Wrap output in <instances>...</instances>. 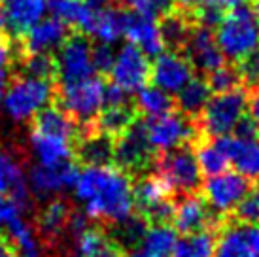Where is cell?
Masks as SVG:
<instances>
[{
  "instance_id": "16",
  "label": "cell",
  "mask_w": 259,
  "mask_h": 257,
  "mask_svg": "<svg viewBox=\"0 0 259 257\" xmlns=\"http://www.w3.org/2000/svg\"><path fill=\"white\" fill-rule=\"evenodd\" d=\"M78 176V168L72 163L59 164V166H44L36 164L29 172L27 186L36 197H51L66 191L74 186V180Z\"/></svg>"
},
{
  "instance_id": "25",
  "label": "cell",
  "mask_w": 259,
  "mask_h": 257,
  "mask_svg": "<svg viewBox=\"0 0 259 257\" xmlns=\"http://www.w3.org/2000/svg\"><path fill=\"white\" fill-rule=\"evenodd\" d=\"M72 238L76 257H125L121 246L99 229L85 227Z\"/></svg>"
},
{
  "instance_id": "11",
  "label": "cell",
  "mask_w": 259,
  "mask_h": 257,
  "mask_svg": "<svg viewBox=\"0 0 259 257\" xmlns=\"http://www.w3.org/2000/svg\"><path fill=\"white\" fill-rule=\"evenodd\" d=\"M133 193H135V208H138L144 222L165 223L168 218H172L174 204L170 200L172 189L159 176L142 178L137 186H133Z\"/></svg>"
},
{
  "instance_id": "33",
  "label": "cell",
  "mask_w": 259,
  "mask_h": 257,
  "mask_svg": "<svg viewBox=\"0 0 259 257\" xmlns=\"http://www.w3.org/2000/svg\"><path fill=\"white\" fill-rule=\"evenodd\" d=\"M68 218H70L68 204L61 199H53L40 214V220H38L40 233L48 238H57L63 235V231L68 225Z\"/></svg>"
},
{
  "instance_id": "24",
  "label": "cell",
  "mask_w": 259,
  "mask_h": 257,
  "mask_svg": "<svg viewBox=\"0 0 259 257\" xmlns=\"http://www.w3.org/2000/svg\"><path fill=\"white\" fill-rule=\"evenodd\" d=\"M229 163L248 178H259V140H242L237 136H220Z\"/></svg>"
},
{
  "instance_id": "47",
  "label": "cell",
  "mask_w": 259,
  "mask_h": 257,
  "mask_svg": "<svg viewBox=\"0 0 259 257\" xmlns=\"http://www.w3.org/2000/svg\"><path fill=\"white\" fill-rule=\"evenodd\" d=\"M246 4V0H204V8H210V10H216L220 14L223 12H229L233 8H238Z\"/></svg>"
},
{
  "instance_id": "30",
  "label": "cell",
  "mask_w": 259,
  "mask_h": 257,
  "mask_svg": "<svg viewBox=\"0 0 259 257\" xmlns=\"http://www.w3.org/2000/svg\"><path fill=\"white\" fill-rule=\"evenodd\" d=\"M34 128L44 131V133H51V135H59L74 140V136L78 133L76 123L72 117L66 114L63 108L46 106L40 114L34 117Z\"/></svg>"
},
{
  "instance_id": "9",
  "label": "cell",
  "mask_w": 259,
  "mask_h": 257,
  "mask_svg": "<svg viewBox=\"0 0 259 257\" xmlns=\"http://www.w3.org/2000/svg\"><path fill=\"white\" fill-rule=\"evenodd\" d=\"M252 191V182L238 170H223L210 176L204 184V199L218 214L233 212L238 202Z\"/></svg>"
},
{
  "instance_id": "6",
  "label": "cell",
  "mask_w": 259,
  "mask_h": 257,
  "mask_svg": "<svg viewBox=\"0 0 259 257\" xmlns=\"http://www.w3.org/2000/svg\"><path fill=\"white\" fill-rule=\"evenodd\" d=\"M144 131L151 150L161 151V153L182 148L195 135V127L189 121V117L180 112H172V110L150 117L144 123Z\"/></svg>"
},
{
  "instance_id": "5",
  "label": "cell",
  "mask_w": 259,
  "mask_h": 257,
  "mask_svg": "<svg viewBox=\"0 0 259 257\" xmlns=\"http://www.w3.org/2000/svg\"><path fill=\"white\" fill-rule=\"evenodd\" d=\"M106 83L101 78L89 76L79 81L63 83L59 100L61 108L79 123H91L106 106Z\"/></svg>"
},
{
  "instance_id": "49",
  "label": "cell",
  "mask_w": 259,
  "mask_h": 257,
  "mask_svg": "<svg viewBox=\"0 0 259 257\" xmlns=\"http://www.w3.org/2000/svg\"><path fill=\"white\" fill-rule=\"evenodd\" d=\"M246 110L250 112V119L259 127V87H255L253 95L250 97V100H248V108H246Z\"/></svg>"
},
{
  "instance_id": "15",
  "label": "cell",
  "mask_w": 259,
  "mask_h": 257,
  "mask_svg": "<svg viewBox=\"0 0 259 257\" xmlns=\"http://www.w3.org/2000/svg\"><path fill=\"white\" fill-rule=\"evenodd\" d=\"M184 48H186V59L197 70L210 74L216 68L223 66L225 57H223L220 48H218L214 32L210 30V27L201 25V27L191 29Z\"/></svg>"
},
{
  "instance_id": "8",
  "label": "cell",
  "mask_w": 259,
  "mask_h": 257,
  "mask_svg": "<svg viewBox=\"0 0 259 257\" xmlns=\"http://www.w3.org/2000/svg\"><path fill=\"white\" fill-rule=\"evenodd\" d=\"M150 59L137 46H123L114 55V63L110 66L112 85L119 87L123 93H138L150 79Z\"/></svg>"
},
{
  "instance_id": "2",
  "label": "cell",
  "mask_w": 259,
  "mask_h": 257,
  "mask_svg": "<svg viewBox=\"0 0 259 257\" xmlns=\"http://www.w3.org/2000/svg\"><path fill=\"white\" fill-rule=\"evenodd\" d=\"M214 38L223 57L237 63L259 50V23L252 8L242 4L223 14L216 25Z\"/></svg>"
},
{
  "instance_id": "38",
  "label": "cell",
  "mask_w": 259,
  "mask_h": 257,
  "mask_svg": "<svg viewBox=\"0 0 259 257\" xmlns=\"http://www.w3.org/2000/svg\"><path fill=\"white\" fill-rule=\"evenodd\" d=\"M23 70H25V76L42 79H51L57 74L55 59L50 57V53H27V57L23 61Z\"/></svg>"
},
{
  "instance_id": "32",
  "label": "cell",
  "mask_w": 259,
  "mask_h": 257,
  "mask_svg": "<svg viewBox=\"0 0 259 257\" xmlns=\"http://www.w3.org/2000/svg\"><path fill=\"white\" fill-rule=\"evenodd\" d=\"M176 95H178V106L182 112L187 115H195L201 114L202 108L206 106V102L212 97V89L206 79L191 78Z\"/></svg>"
},
{
  "instance_id": "34",
  "label": "cell",
  "mask_w": 259,
  "mask_h": 257,
  "mask_svg": "<svg viewBox=\"0 0 259 257\" xmlns=\"http://www.w3.org/2000/svg\"><path fill=\"white\" fill-rule=\"evenodd\" d=\"M135 123V110L127 104H115V106H108L106 110H102L99 114V131L108 136H117L121 135L123 131H127Z\"/></svg>"
},
{
  "instance_id": "20",
  "label": "cell",
  "mask_w": 259,
  "mask_h": 257,
  "mask_svg": "<svg viewBox=\"0 0 259 257\" xmlns=\"http://www.w3.org/2000/svg\"><path fill=\"white\" fill-rule=\"evenodd\" d=\"M172 220H174L176 231H180L184 235L206 231V227L214 222L206 200L201 199V197H197V195H191V193L186 195V197L174 206Z\"/></svg>"
},
{
  "instance_id": "37",
  "label": "cell",
  "mask_w": 259,
  "mask_h": 257,
  "mask_svg": "<svg viewBox=\"0 0 259 257\" xmlns=\"http://www.w3.org/2000/svg\"><path fill=\"white\" fill-rule=\"evenodd\" d=\"M137 108L140 112H144L148 117H155V115H161L168 110H172V100H170V95L161 91L159 87L144 85L138 91Z\"/></svg>"
},
{
  "instance_id": "14",
  "label": "cell",
  "mask_w": 259,
  "mask_h": 257,
  "mask_svg": "<svg viewBox=\"0 0 259 257\" xmlns=\"http://www.w3.org/2000/svg\"><path fill=\"white\" fill-rule=\"evenodd\" d=\"M214 257H259L257 223H233L216 240Z\"/></svg>"
},
{
  "instance_id": "45",
  "label": "cell",
  "mask_w": 259,
  "mask_h": 257,
  "mask_svg": "<svg viewBox=\"0 0 259 257\" xmlns=\"http://www.w3.org/2000/svg\"><path fill=\"white\" fill-rule=\"evenodd\" d=\"M114 50L108 44H99L93 48V66L95 70L110 72V66L114 63Z\"/></svg>"
},
{
  "instance_id": "13",
  "label": "cell",
  "mask_w": 259,
  "mask_h": 257,
  "mask_svg": "<svg viewBox=\"0 0 259 257\" xmlns=\"http://www.w3.org/2000/svg\"><path fill=\"white\" fill-rule=\"evenodd\" d=\"M150 78L153 85L168 95H176L189 79L193 78V66L189 64L186 55L178 51L159 53L150 68Z\"/></svg>"
},
{
  "instance_id": "46",
  "label": "cell",
  "mask_w": 259,
  "mask_h": 257,
  "mask_svg": "<svg viewBox=\"0 0 259 257\" xmlns=\"http://www.w3.org/2000/svg\"><path fill=\"white\" fill-rule=\"evenodd\" d=\"M235 136L242 138V140H259V127L250 119V117H242V121L238 123L235 128Z\"/></svg>"
},
{
  "instance_id": "27",
  "label": "cell",
  "mask_w": 259,
  "mask_h": 257,
  "mask_svg": "<svg viewBox=\"0 0 259 257\" xmlns=\"http://www.w3.org/2000/svg\"><path fill=\"white\" fill-rule=\"evenodd\" d=\"M79 159L87 166H97V164H110L114 159V138L104 133H89L81 138L78 146Z\"/></svg>"
},
{
  "instance_id": "17",
  "label": "cell",
  "mask_w": 259,
  "mask_h": 257,
  "mask_svg": "<svg viewBox=\"0 0 259 257\" xmlns=\"http://www.w3.org/2000/svg\"><path fill=\"white\" fill-rule=\"evenodd\" d=\"M123 36H127L129 44L137 46L148 57H157L159 53H163V48H165L155 17L138 14V12L125 14Z\"/></svg>"
},
{
  "instance_id": "54",
  "label": "cell",
  "mask_w": 259,
  "mask_h": 257,
  "mask_svg": "<svg viewBox=\"0 0 259 257\" xmlns=\"http://www.w3.org/2000/svg\"><path fill=\"white\" fill-rule=\"evenodd\" d=\"M6 27V15H4V8L0 4V30Z\"/></svg>"
},
{
  "instance_id": "51",
  "label": "cell",
  "mask_w": 259,
  "mask_h": 257,
  "mask_svg": "<svg viewBox=\"0 0 259 257\" xmlns=\"http://www.w3.org/2000/svg\"><path fill=\"white\" fill-rule=\"evenodd\" d=\"M112 4V0H85V6H89L93 12H99V10H104Z\"/></svg>"
},
{
  "instance_id": "35",
  "label": "cell",
  "mask_w": 259,
  "mask_h": 257,
  "mask_svg": "<svg viewBox=\"0 0 259 257\" xmlns=\"http://www.w3.org/2000/svg\"><path fill=\"white\" fill-rule=\"evenodd\" d=\"M195 159H197L201 172L208 174V176L220 174V172L227 170V166H229V157L223 150L220 138L212 140V142L201 144L195 151Z\"/></svg>"
},
{
  "instance_id": "56",
  "label": "cell",
  "mask_w": 259,
  "mask_h": 257,
  "mask_svg": "<svg viewBox=\"0 0 259 257\" xmlns=\"http://www.w3.org/2000/svg\"><path fill=\"white\" fill-rule=\"evenodd\" d=\"M8 2H12V0H0V4H8Z\"/></svg>"
},
{
  "instance_id": "31",
  "label": "cell",
  "mask_w": 259,
  "mask_h": 257,
  "mask_svg": "<svg viewBox=\"0 0 259 257\" xmlns=\"http://www.w3.org/2000/svg\"><path fill=\"white\" fill-rule=\"evenodd\" d=\"M216 238L208 231L189 233L184 238H176L170 257H214Z\"/></svg>"
},
{
  "instance_id": "36",
  "label": "cell",
  "mask_w": 259,
  "mask_h": 257,
  "mask_svg": "<svg viewBox=\"0 0 259 257\" xmlns=\"http://www.w3.org/2000/svg\"><path fill=\"white\" fill-rule=\"evenodd\" d=\"M159 32H161V38H163L165 46L172 48V50H178V48L186 46L187 36L191 32V27H189L184 14L168 12V14L163 15V21L159 25Z\"/></svg>"
},
{
  "instance_id": "43",
  "label": "cell",
  "mask_w": 259,
  "mask_h": 257,
  "mask_svg": "<svg viewBox=\"0 0 259 257\" xmlns=\"http://www.w3.org/2000/svg\"><path fill=\"white\" fill-rule=\"evenodd\" d=\"M238 76L240 81H246L248 85L259 87V50L252 51L250 55H246L244 59L238 61Z\"/></svg>"
},
{
  "instance_id": "44",
  "label": "cell",
  "mask_w": 259,
  "mask_h": 257,
  "mask_svg": "<svg viewBox=\"0 0 259 257\" xmlns=\"http://www.w3.org/2000/svg\"><path fill=\"white\" fill-rule=\"evenodd\" d=\"M23 208L8 195H0V229H6L15 218H19Z\"/></svg>"
},
{
  "instance_id": "41",
  "label": "cell",
  "mask_w": 259,
  "mask_h": 257,
  "mask_svg": "<svg viewBox=\"0 0 259 257\" xmlns=\"http://www.w3.org/2000/svg\"><path fill=\"white\" fill-rule=\"evenodd\" d=\"M133 12L150 15V17H159V15L168 14L176 0H123Z\"/></svg>"
},
{
  "instance_id": "3",
  "label": "cell",
  "mask_w": 259,
  "mask_h": 257,
  "mask_svg": "<svg viewBox=\"0 0 259 257\" xmlns=\"http://www.w3.org/2000/svg\"><path fill=\"white\" fill-rule=\"evenodd\" d=\"M53 87L50 79L21 76L6 87L2 97V108L6 115L15 123L34 119L46 106H50Z\"/></svg>"
},
{
  "instance_id": "52",
  "label": "cell",
  "mask_w": 259,
  "mask_h": 257,
  "mask_svg": "<svg viewBox=\"0 0 259 257\" xmlns=\"http://www.w3.org/2000/svg\"><path fill=\"white\" fill-rule=\"evenodd\" d=\"M0 257H14V248L8 240H2V238H0Z\"/></svg>"
},
{
  "instance_id": "26",
  "label": "cell",
  "mask_w": 259,
  "mask_h": 257,
  "mask_svg": "<svg viewBox=\"0 0 259 257\" xmlns=\"http://www.w3.org/2000/svg\"><path fill=\"white\" fill-rule=\"evenodd\" d=\"M125 27V12L117 8H104L93 14V21L89 25L87 34H91L99 44H115L123 36Z\"/></svg>"
},
{
  "instance_id": "28",
  "label": "cell",
  "mask_w": 259,
  "mask_h": 257,
  "mask_svg": "<svg viewBox=\"0 0 259 257\" xmlns=\"http://www.w3.org/2000/svg\"><path fill=\"white\" fill-rule=\"evenodd\" d=\"M8 242L19 257H42V244L38 240L34 229L23 220L21 216L6 227Z\"/></svg>"
},
{
  "instance_id": "55",
  "label": "cell",
  "mask_w": 259,
  "mask_h": 257,
  "mask_svg": "<svg viewBox=\"0 0 259 257\" xmlns=\"http://www.w3.org/2000/svg\"><path fill=\"white\" fill-rule=\"evenodd\" d=\"M252 12H253V15H255V19H257V23H259V0H253Z\"/></svg>"
},
{
  "instance_id": "22",
  "label": "cell",
  "mask_w": 259,
  "mask_h": 257,
  "mask_svg": "<svg viewBox=\"0 0 259 257\" xmlns=\"http://www.w3.org/2000/svg\"><path fill=\"white\" fill-rule=\"evenodd\" d=\"M0 195L12 197L21 208L30 204V189L27 186L21 164L12 153L4 150H0Z\"/></svg>"
},
{
  "instance_id": "39",
  "label": "cell",
  "mask_w": 259,
  "mask_h": 257,
  "mask_svg": "<svg viewBox=\"0 0 259 257\" xmlns=\"http://www.w3.org/2000/svg\"><path fill=\"white\" fill-rule=\"evenodd\" d=\"M117 225L119 227L115 231V236H117L115 242L119 244V246H127V248H133L142 238L146 231L144 220H138V218H129L127 222L117 223Z\"/></svg>"
},
{
  "instance_id": "23",
  "label": "cell",
  "mask_w": 259,
  "mask_h": 257,
  "mask_svg": "<svg viewBox=\"0 0 259 257\" xmlns=\"http://www.w3.org/2000/svg\"><path fill=\"white\" fill-rule=\"evenodd\" d=\"M50 10V0H12L6 4V27L14 34H25Z\"/></svg>"
},
{
  "instance_id": "21",
  "label": "cell",
  "mask_w": 259,
  "mask_h": 257,
  "mask_svg": "<svg viewBox=\"0 0 259 257\" xmlns=\"http://www.w3.org/2000/svg\"><path fill=\"white\" fill-rule=\"evenodd\" d=\"M176 244V231L166 223L146 227L142 238L129 250L127 257H170Z\"/></svg>"
},
{
  "instance_id": "50",
  "label": "cell",
  "mask_w": 259,
  "mask_h": 257,
  "mask_svg": "<svg viewBox=\"0 0 259 257\" xmlns=\"http://www.w3.org/2000/svg\"><path fill=\"white\" fill-rule=\"evenodd\" d=\"M178 2V6L182 10H186V12H199L202 6H204V0H176Z\"/></svg>"
},
{
  "instance_id": "42",
  "label": "cell",
  "mask_w": 259,
  "mask_h": 257,
  "mask_svg": "<svg viewBox=\"0 0 259 257\" xmlns=\"http://www.w3.org/2000/svg\"><path fill=\"white\" fill-rule=\"evenodd\" d=\"M238 222L242 223H257L259 225V189L257 191H250L244 199L238 202L235 208Z\"/></svg>"
},
{
  "instance_id": "18",
  "label": "cell",
  "mask_w": 259,
  "mask_h": 257,
  "mask_svg": "<svg viewBox=\"0 0 259 257\" xmlns=\"http://www.w3.org/2000/svg\"><path fill=\"white\" fill-rule=\"evenodd\" d=\"M29 142L38 164L59 166V164L72 163V140L70 138L32 128Z\"/></svg>"
},
{
  "instance_id": "12",
  "label": "cell",
  "mask_w": 259,
  "mask_h": 257,
  "mask_svg": "<svg viewBox=\"0 0 259 257\" xmlns=\"http://www.w3.org/2000/svg\"><path fill=\"white\" fill-rule=\"evenodd\" d=\"M151 150L148 136L144 131V123H133L127 131L117 135L114 142V161L121 170H144L151 163Z\"/></svg>"
},
{
  "instance_id": "48",
  "label": "cell",
  "mask_w": 259,
  "mask_h": 257,
  "mask_svg": "<svg viewBox=\"0 0 259 257\" xmlns=\"http://www.w3.org/2000/svg\"><path fill=\"white\" fill-rule=\"evenodd\" d=\"M12 55H14V51H12L10 42L4 36H0V68H6L8 64L12 63Z\"/></svg>"
},
{
  "instance_id": "53",
  "label": "cell",
  "mask_w": 259,
  "mask_h": 257,
  "mask_svg": "<svg viewBox=\"0 0 259 257\" xmlns=\"http://www.w3.org/2000/svg\"><path fill=\"white\" fill-rule=\"evenodd\" d=\"M6 87H8V74L4 68H0V102H2L4 93H6Z\"/></svg>"
},
{
  "instance_id": "7",
  "label": "cell",
  "mask_w": 259,
  "mask_h": 257,
  "mask_svg": "<svg viewBox=\"0 0 259 257\" xmlns=\"http://www.w3.org/2000/svg\"><path fill=\"white\" fill-rule=\"evenodd\" d=\"M157 176L172 191L180 193H193L201 184V168L195 153L184 146L163 153L157 161Z\"/></svg>"
},
{
  "instance_id": "1",
  "label": "cell",
  "mask_w": 259,
  "mask_h": 257,
  "mask_svg": "<svg viewBox=\"0 0 259 257\" xmlns=\"http://www.w3.org/2000/svg\"><path fill=\"white\" fill-rule=\"evenodd\" d=\"M72 189L89 220H101L117 225L133 218V182L129 174L119 166H85L83 170H78Z\"/></svg>"
},
{
  "instance_id": "40",
  "label": "cell",
  "mask_w": 259,
  "mask_h": 257,
  "mask_svg": "<svg viewBox=\"0 0 259 257\" xmlns=\"http://www.w3.org/2000/svg\"><path fill=\"white\" fill-rule=\"evenodd\" d=\"M210 79H208V85L212 91H216V93H223V91H231V89H235L238 87L240 83V76H238V72L235 68H229V66H220L216 68L214 72H210L208 74Z\"/></svg>"
},
{
  "instance_id": "10",
  "label": "cell",
  "mask_w": 259,
  "mask_h": 257,
  "mask_svg": "<svg viewBox=\"0 0 259 257\" xmlns=\"http://www.w3.org/2000/svg\"><path fill=\"white\" fill-rule=\"evenodd\" d=\"M55 68L63 83H72L93 76V46L83 34H74L59 46Z\"/></svg>"
},
{
  "instance_id": "19",
  "label": "cell",
  "mask_w": 259,
  "mask_h": 257,
  "mask_svg": "<svg viewBox=\"0 0 259 257\" xmlns=\"http://www.w3.org/2000/svg\"><path fill=\"white\" fill-rule=\"evenodd\" d=\"M23 36L27 53H50L68 38V27L57 17H44Z\"/></svg>"
},
{
  "instance_id": "29",
  "label": "cell",
  "mask_w": 259,
  "mask_h": 257,
  "mask_svg": "<svg viewBox=\"0 0 259 257\" xmlns=\"http://www.w3.org/2000/svg\"><path fill=\"white\" fill-rule=\"evenodd\" d=\"M50 10L53 12V17L61 19L66 27L72 25L81 32L89 30L95 14L91 8L85 6V2L79 0H50Z\"/></svg>"
},
{
  "instance_id": "4",
  "label": "cell",
  "mask_w": 259,
  "mask_h": 257,
  "mask_svg": "<svg viewBox=\"0 0 259 257\" xmlns=\"http://www.w3.org/2000/svg\"><path fill=\"white\" fill-rule=\"evenodd\" d=\"M246 108H248V97L238 87L212 95L201 112L202 133L212 138L233 135L237 125L246 115Z\"/></svg>"
}]
</instances>
